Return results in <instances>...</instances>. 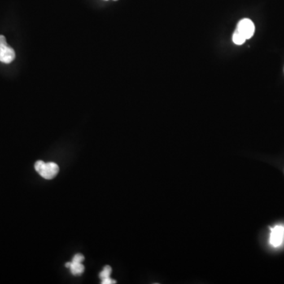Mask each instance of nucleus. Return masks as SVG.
<instances>
[{
  "label": "nucleus",
  "mask_w": 284,
  "mask_h": 284,
  "mask_svg": "<svg viewBox=\"0 0 284 284\" xmlns=\"http://www.w3.org/2000/svg\"><path fill=\"white\" fill-rule=\"evenodd\" d=\"M284 242V225L275 226L271 229L270 238L269 242L271 246L274 248H278L282 246Z\"/></svg>",
  "instance_id": "nucleus-2"
},
{
  "label": "nucleus",
  "mask_w": 284,
  "mask_h": 284,
  "mask_svg": "<svg viewBox=\"0 0 284 284\" xmlns=\"http://www.w3.org/2000/svg\"><path fill=\"white\" fill-rule=\"evenodd\" d=\"M85 258L83 256L82 254H77L75 255V257L73 258L72 262H75V263H81V262L84 260Z\"/></svg>",
  "instance_id": "nucleus-8"
},
{
  "label": "nucleus",
  "mask_w": 284,
  "mask_h": 284,
  "mask_svg": "<svg viewBox=\"0 0 284 284\" xmlns=\"http://www.w3.org/2000/svg\"><path fill=\"white\" fill-rule=\"evenodd\" d=\"M6 46H8L7 43H6V37L2 35H0V48Z\"/></svg>",
  "instance_id": "nucleus-9"
},
{
  "label": "nucleus",
  "mask_w": 284,
  "mask_h": 284,
  "mask_svg": "<svg viewBox=\"0 0 284 284\" xmlns=\"http://www.w3.org/2000/svg\"><path fill=\"white\" fill-rule=\"evenodd\" d=\"M35 170L41 177L45 180H50L58 175L59 167L58 164L54 162L45 163L42 160H38L35 163Z\"/></svg>",
  "instance_id": "nucleus-1"
},
{
  "label": "nucleus",
  "mask_w": 284,
  "mask_h": 284,
  "mask_svg": "<svg viewBox=\"0 0 284 284\" xmlns=\"http://www.w3.org/2000/svg\"><path fill=\"white\" fill-rule=\"evenodd\" d=\"M15 59V52L14 49L9 46L0 48V62L10 63Z\"/></svg>",
  "instance_id": "nucleus-4"
},
{
  "label": "nucleus",
  "mask_w": 284,
  "mask_h": 284,
  "mask_svg": "<svg viewBox=\"0 0 284 284\" xmlns=\"http://www.w3.org/2000/svg\"><path fill=\"white\" fill-rule=\"evenodd\" d=\"M115 1H116V0H115Z\"/></svg>",
  "instance_id": "nucleus-12"
},
{
  "label": "nucleus",
  "mask_w": 284,
  "mask_h": 284,
  "mask_svg": "<svg viewBox=\"0 0 284 284\" xmlns=\"http://www.w3.org/2000/svg\"><path fill=\"white\" fill-rule=\"evenodd\" d=\"M111 272H112V269H111V266L106 265L103 268V270L100 273V278L101 279V280L109 278L111 276Z\"/></svg>",
  "instance_id": "nucleus-7"
},
{
  "label": "nucleus",
  "mask_w": 284,
  "mask_h": 284,
  "mask_svg": "<svg viewBox=\"0 0 284 284\" xmlns=\"http://www.w3.org/2000/svg\"><path fill=\"white\" fill-rule=\"evenodd\" d=\"M101 284H116V281L115 280H112V279L107 278L104 279V280H101Z\"/></svg>",
  "instance_id": "nucleus-10"
},
{
  "label": "nucleus",
  "mask_w": 284,
  "mask_h": 284,
  "mask_svg": "<svg viewBox=\"0 0 284 284\" xmlns=\"http://www.w3.org/2000/svg\"><path fill=\"white\" fill-rule=\"evenodd\" d=\"M232 40H233V42L237 45H243L245 41H246V37H245L239 31L237 30V29L234 31Z\"/></svg>",
  "instance_id": "nucleus-6"
},
{
  "label": "nucleus",
  "mask_w": 284,
  "mask_h": 284,
  "mask_svg": "<svg viewBox=\"0 0 284 284\" xmlns=\"http://www.w3.org/2000/svg\"><path fill=\"white\" fill-rule=\"evenodd\" d=\"M69 268L74 276H80L85 271V267L81 263H75L72 261L71 262V266Z\"/></svg>",
  "instance_id": "nucleus-5"
},
{
  "label": "nucleus",
  "mask_w": 284,
  "mask_h": 284,
  "mask_svg": "<svg viewBox=\"0 0 284 284\" xmlns=\"http://www.w3.org/2000/svg\"><path fill=\"white\" fill-rule=\"evenodd\" d=\"M236 29L239 31L246 37V40H248L254 36L255 26H254V23L250 19L244 18L238 23Z\"/></svg>",
  "instance_id": "nucleus-3"
},
{
  "label": "nucleus",
  "mask_w": 284,
  "mask_h": 284,
  "mask_svg": "<svg viewBox=\"0 0 284 284\" xmlns=\"http://www.w3.org/2000/svg\"><path fill=\"white\" fill-rule=\"evenodd\" d=\"M65 266L67 267V268H70V266H71V262H67V263H66V264H65Z\"/></svg>",
  "instance_id": "nucleus-11"
}]
</instances>
